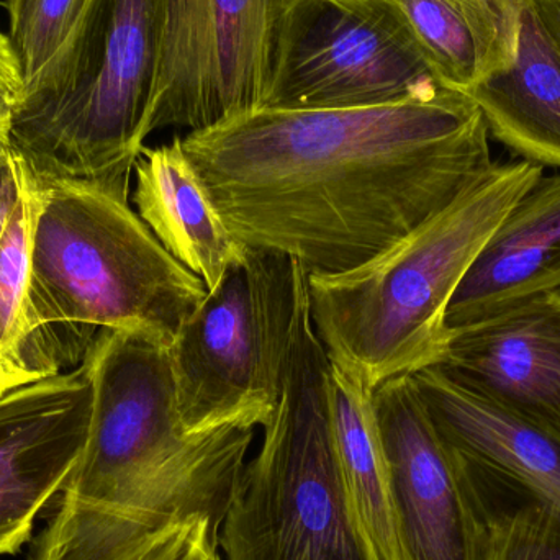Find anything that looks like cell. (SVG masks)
<instances>
[{
	"label": "cell",
	"mask_w": 560,
	"mask_h": 560,
	"mask_svg": "<svg viewBox=\"0 0 560 560\" xmlns=\"http://www.w3.org/2000/svg\"><path fill=\"white\" fill-rule=\"evenodd\" d=\"M372 395L374 390L329 362L332 440L359 533L371 560H398L387 463Z\"/></svg>",
	"instance_id": "ac0fdd59"
},
{
	"label": "cell",
	"mask_w": 560,
	"mask_h": 560,
	"mask_svg": "<svg viewBox=\"0 0 560 560\" xmlns=\"http://www.w3.org/2000/svg\"><path fill=\"white\" fill-rule=\"evenodd\" d=\"M287 2L166 0L143 141L166 128L206 130L262 108Z\"/></svg>",
	"instance_id": "9c48e42d"
},
{
	"label": "cell",
	"mask_w": 560,
	"mask_h": 560,
	"mask_svg": "<svg viewBox=\"0 0 560 560\" xmlns=\"http://www.w3.org/2000/svg\"><path fill=\"white\" fill-rule=\"evenodd\" d=\"M470 95L436 88L394 104L259 108L184 150L243 245L339 275L400 242L492 166Z\"/></svg>",
	"instance_id": "6da1fadb"
},
{
	"label": "cell",
	"mask_w": 560,
	"mask_h": 560,
	"mask_svg": "<svg viewBox=\"0 0 560 560\" xmlns=\"http://www.w3.org/2000/svg\"><path fill=\"white\" fill-rule=\"evenodd\" d=\"M387 463L398 560H489L490 513L410 375L372 395Z\"/></svg>",
	"instance_id": "30bf717a"
},
{
	"label": "cell",
	"mask_w": 560,
	"mask_h": 560,
	"mask_svg": "<svg viewBox=\"0 0 560 560\" xmlns=\"http://www.w3.org/2000/svg\"><path fill=\"white\" fill-rule=\"evenodd\" d=\"M434 368L560 441V295L453 329Z\"/></svg>",
	"instance_id": "7c38bea8"
},
{
	"label": "cell",
	"mask_w": 560,
	"mask_h": 560,
	"mask_svg": "<svg viewBox=\"0 0 560 560\" xmlns=\"http://www.w3.org/2000/svg\"><path fill=\"white\" fill-rule=\"evenodd\" d=\"M30 238L32 197L25 170L22 200L0 242V397L59 375L43 358L30 328Z\"/></svg>",
	"instance_id": "d6986e66"
},
{
	"label": "cell",
	"mask_w": 560,
	"mask_h": 560,
	"mask_svg": "<svg viewBox=\"0 0 560 560\" xmlns=\"http://www.w3.org/2000/svg\"><path fill=\"white\" fill-rule=\"evenodd\" d=\"M434 427L479 486L560 512V441L438 368L410 375Z\"/></svg>",
	"instance_id": "4fadbf2b"
},
{
	"label": "cell",
	"mask_w": 560,
	"mask_h": 560,
	"mask_svg": "<svg viewBox=\"0 0 560 560\" xmlns=\"http://www.w3.org/2000/svg\"><path fill=\"white\" fill-rule=\"evenodd\" d=\"M293 269L285 256L248 248L184 319L170 355L187 433L262 428L275 417Z\"/></svg>",
	"instance_id": "52a82bcc"
},
{
	"label": "cell",
	"mask_w": 560,
	"mask_h": 560,
	"mask_svg": "<svg viewBox=\"0 0 560 560\" xmlns=\"http://www.w3.org/2000/svg\"><path fill=\"white\" fill-rule=\"evenodd\" d=\"M166 0H85L13 110L12 150L33 177L130 192L163 46Z\"/></svg>",
	"instance_id": "5b68a950"
},
{
	"label": "cell",
	"mask_w": 560,
	"mask_h": 560,
	"mask_svg": "<svg viewBox=\"0 0 560 560\" xmlns=\"http://www.w3.org/2000/svg\"><path fill=\"white\" fill-rule=\"evenodd\" d=\"M546 295H560V174H542L497 226L457 287L446 325H474Z\"/></svg>",
	"instance_id": "5bb4252c"
},
{
	"label": "cell",
	"mask_w": 560,
	"mask_h": 560,
	"mask_svg": "<svg viewBox=\"0 0 560 560\" xmlns=\"http://www.w3.org/2000/svg\"><path fill=\"white\" fill-rule=\"evenodd\" d=\"M469 95L490 138L526 163L560 170V52L528 0H522L512 66Z\"/></svg>",
	"instance_id": "e0dca14e"
},
{
	"label": "cell",
	"mask_w": 560,
	"mask_h": 560,
	"mask_svg": "<svg viewBox=\"0 0 560 560\" xmlns=\"http://www.w3.org/2000/svg\"><path fill=\"white\" fill-rule=\"evenodd\" d=\"M23 91L22 72L13 52H0V154L12 151L13 110Z\"/></svg>",
	"instance_id": "603a6c76"
},
{
	"label": "cell",
	"mask_w": 560,
	"mask_h": 560,
	"mask_svg": "<svg viewBox=\"0 0 560 560\" xmlns=\"http://www.w3.org/2000/svg\"><path fill=\"white\" fill-rule=\"evenodd\" d=\"M479 490L490 513L489 560H560L559 510L532 499Z\"/></svg>",
	"instance_id": "ffe728a7"
},
{
	"label": "cell",
	"mask_w": 560,
	"mask_h": 560,
	"mask_svg": "<svg viewBox=\"0 0 560 560\" xmlns=\"http://www.w3.org/2000/svg\"><path fill=\"white\" fill-rule=\"evenodd\" d=\"M25 186V167L15 151L0 154V242L19 207Z\"/></svg>",
	"instance_id": "cb8c5ba5"
},
{
	"label": "cell",
	"mask_w": 560,
	"mask_h": 560,
	"mask_svg": "<svg viewBox=\"0 0 560 560\" xmlns=\"http://www.w3.org/2000/svg\"><path fill=\"white\" fill-rule=\"evenodd\" d=\"M213 545L219 541L206 516L171 518L151 532L127 560H202Z\"/></svg>",
	"instance_id": "7402d4cb"
},
{
	"label": "cell",
	"mask_w": 560,
	"mask_h": 560,
	"mask_svg": "<svg viewBox=\"0 0 560 560\" xmlns=\"http://www.w3.org/2000/svg\"><path fill=\"white\" fill-rule=\"evenodd\" d=\"M536 19L560 52V0H528Z\"/></svg>",
	"instance_id": "d4e9b609"
},
{
	"label": "cell",
	"mask_w": 560,
	"mask_h": 560,
	"mask_svg": "<svg viewBox=\"0 0 560 560\" xmlns=\"http://www.w3.org/2000/svg\"><path fill=\"white\" fill-rule=\"evenodd\" d=\"M202 560H222V556H220L219 546H210V548L207 549L206 556H203Z\"/></svg>",
	"instance_id": "484cf974"
},
{
	"label": "cell",
	"mask_w": 560,
	"mask_h": 560,
	"mask_svg": "<svg viewBox=\"0 0 560 560\" xmlns=\"http://www.w3.org/2000/svg\"><path fill=\"white\" fill-rule=\"evenodd\" d=\"M443 88L469 95L505 71L518 45L522 0H382Z\"/></svg>",
	"instance_id": "2e32d148"
},
{
	"label": "cell",
	"mask_w": 560,
	"mask_h": 560,
	"mask_svg": "<svg viewBox=\"0 0 560 560\" xmlns=\"http://www.w3.org/2000/svg\"><path fill=\"white\" fill-rule=\"evenodd\" d=\"M443 88L382 0H289L262 108L394 104Z\"/></svg>",
	"instance_id": "ba28073f"
},
{
	"label": "cell",
	"mask_w": 560,
	"mask_h": 560,
	"mask_svg": "<svg viewBox=\"0 0 560 560\" xmlns=\"http://www.w3.org/2000/svg\"><path fill=\"white\" fill-rule=\"evenodd\" d=\"M26 170V166H25ZM28 177V319L55 374L82 364L102 329L171 348L207 285L173 258L130 192L82 179Z\"/></svg>",
	"instance_id": "3957f363"
},
{
	"label": "cell",
	"mask_w": 560,
	"mask_h": 560,
	"mask_svg": "<svg viewBox=\"0 0 560 560\" xmlns=\"http://www.w3.org/2000/svg\"><path fill=\"white\" fill-rule=\"evenodd\" d=\"M293 262L278 407L233 489L219 549L226 560H371L336 456L329 359L310 315L308 272Z\"/></svg>",
	"instance_id": "8992f818"
},
{
	"label": "cell",
	"mask_w": 560,
	"mask_h": 560,
	"mask_svg": "<svg viewBox=\"0 0 560 560\" xmlns=\"http://www.w3.org/2000/svg\"><path fill=\"white\" fill-rule=\"evenodd\" d=\"M85 0H5L9 38L23 84L42 71L71 32Z\"/></svg>",
	"instance_id": "44dd1931"
},
{
	"label": "cell",
	"mask_w": 560,
	"mask_h": 560,
	"mask_svg": "<svg viewBox=\"0 0 560 560\" xmlns=\"http://www.w3.org/2000/svg\"><path fill=\"white\" fill-rule=\"evenodd\" d=\"M542 174L522 160L493 163L381 255L351 271L308 275L310 315L329 362L371 390L440 364L457 287Z\"/></svg>",
	"instance_id": "277c9868"
},
{
	"label": "cell",
	"mask_w": 560,
	"mask_h": 560,
	"mask_svg": "<svg viewBox=\"0 0 560 560\" xmlns=\"http://www.w3.org/2000/svg\"><path fill=\"white\" fill-rule=\"evenodd\" d=\"M91 417L84 362L0 397V558L22 549L38 513L65 486L88 443Z\"/></svg>",
	"instance_id": "8fae6325"
},
{
	"label": "cell",
	"mask_w": 560,
	"mask_h": 560,
	"mask_svg": "<svg viewBox=\"0 0 560 560\" xmlns=\"http://www.w3.org/2000/svg\"><path fill=\"white\" fill-rule=\"evenodd\" d=\"M131 202L158 242L184 268L212 290L225 272L245 259L240 243L217 212L183 138L143 147L133 167Z\"/></svg>",
	"instance_id": "9a60e30c"
},
{
	"label": "cell",
	"mask_w": 560,
	"mask_h": 560,
	"mask_svg": "<svg viewBox=\"0 0 560 560\" xmlns=\"http://www.w3.org/2000/svg\"><path fill=\"white\" fill-rule=\"evenodd\" d=\"M82 362L88 443L30 560H112L147 529L190 516L219 539L256 428L187 433L170 348L141 332L102 329Z\"/></svg>",
	"instance_id": "7a4b0ae2"
}]
</instances>
